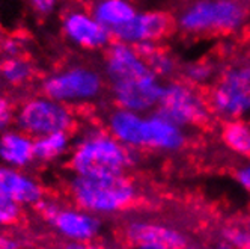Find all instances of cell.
<instances>
[{
    "instance_id": "1",
    "label": "cell",
    "mask_w": 250,
    "mask_h": 249,
    "mask_svg": "<svg viewBox=\"0 0 250 249\" xmlns=\"http://www.w3.org/2000/svg\"><path fill=\"white\" fill-rule=\"evenodd\" d=\"M137 162V150L125 147L107 130H89L71 147L68 166L74 175H121Z\"/></svg>"
},
{
    "instance_id": "2",
    "label": "cell",
    "mask_w": 250,
    "mask_h": 249,
    "mask_svg": "<svg viewBox=\"0 0 250 249\" xmlns=\"http://www.w3.org/2000/svg\"><path fill=\"white\" fill-rule=\"evenodd\" d=\"M66 192L74 205L100 218L128 210L139 197L137 186L125 174L104 177L73 174L68 180Z\"/></svg>"
},
{
    "instance_id": "3",
    "label": "cell",
    "mask_w": 250,
    "mask_h": 249,
    "mask_svg": "<svg viewBox=\"0 0 250 249\" xmlns=\"http://www.w3.org/2000/svg\"><path fill=\"white\" fill-rule=\"evenodd\" d=\"M247 19V8L240 0H196L186 6L178 26L186 33H228L238 30Z\"/></svg>"
},
{
    "instance_id": "4",
    "label": "cell",
    "mask_w": 250,
    "mask_h": 249,
    "mask_svg": "<svg viewBox=\"0 0 250 249\" xmlns=\"http://www.w3.org/2000/svg\"><path fill=\"white\" fill-rule=\"evenodd\" d=\"M33 208L65 242L91 243L101 234V218L74 204L66 205L58 200L44 197Z\"/></svg>"
},
{
    "instance_id": "5",
    "label": "cell",
    "mask_w": 250,
    "mask_h": 249,
    "mask_svg": "<svg viewBox=\"0 0 250 249\" xmlns=\"http://www.w3.org/2000/svg\"><path fill=\"white\" fill-rule=\"evenodd\" d=\"M44 95L65 104L89 103L104 91V76L92 67L71 65L47 76L41 83Z\"/></svg>"
},
{
    "instance_id": "6",
    "label": "cell",
    "mask_w": 250,
    "mask_h": 249,
    "mask_svg": "<svg viewBox=\"0 0 250 249\" xmlns=\"http://www.w3.org/2000/svg\"><path fill=\"white\" fill-rule=\"evenodd\" d=\"M76 122L69 106L47 95L30 97L14 113L15 127L32 137L53 132H69Z\"/></svg>"
},
{
    "instance_id": "7",
    "label": "cell",
    "mask_w": 250,
    "mask_h": 249,
    "mask_svg": "<svg viewBox=\"0 0 250 249\" xmlns=\"http://www.w3.org/2000/svg\"><path fill=\"white\" fill-rule=\"evenodd\" d=\"M157 112L183 129L202 126L211 116L208 98L186 80H170L163 85Z\"/></svg>"
},
{
    "instance_id": "8",
    "label": "cell",
    "mask_w": 250,
    "mask_h": 249,
    "mask_svg": "<svg viewBox=\"0 0 250 249\" xmlns=\"http://www.w3.org/2000/svg\"><path fill=\"white\" fill-rule=\"evenodd\" d=\"M209 109L223 119H238L250 113V65L228 69L212 86Z\"/></svg>"
},
{
    "instance_id": "9",
    "label": "cell",
    "mask_w": 250,
    "mask_h": 249,
    "mask_svg": "<svg viewBox=\"0 0 250 249\" xmlns=\"http://www.w3.org/2000/svg\"><path fill=\"white\" fill-rule=\"evenodd\" d=\"M163 85L162 79L148 71L145 74L110 83V92L116 108L148 113L157 109Z\"/></svg>"
},
{
    "instance_id": "10",
    "label": "cell",
    "mask_w": 250,
    "mask_h": 249,
    "mask_svg": "<svg viewBox=\"0 0 250 249\" xmlns=\"http://www.w3.org/2000/svg\"><path fill=\"white\" fill-rule=\"evenodd\" d=\"M62 32L71 44L89 51L107 48L113 40L112 32L104 27L92 12L82 9H71L63 15Z\"/></svg>"
},
{
    "instance_id": "11",
    "label": "cell",
    "mask_w": 250,
    "mask_h": 249,
    "mask_svg": "<svg viewBox=\"0 0 250 249\" xmlns=\"http://www.w3.org/2000/svg\"><path fill=\"white\" fill-rule=\"evenodd\" d=\"M172 27L170 17L162 11H137L130 22L112 32L116 41L125 44L157 43L165 38Z\"/></svg>"
},
{
    "instance_id": "12",
    "label": "cell",
    "mask_w": 250,
    "mask_h": 249,
    "mask_svg": "<svg viewBox=\"0 0 250 249\" xmlns=\"http://www.w3.org/2000/svg\"><path fill=\"white\" fill-rule=\"evenodd\" d=\"M124 239L133 248L155 246L163 249H183L188 245L186 234L178 228L145 219H133L125 224Z\"/></svg>"
},
{
    "instance_id": "13",
    "label": "cell",
    "mask_w": 250,
    "mask_h": 249,
    "mask_svg": "<svg viewBox=\"0 0 250 249\" xmlns=\"http://www.w3.org/2000/svg\"><path fill=\"white\" fill-rule=\"evenodd\" d=\"M0 197L9 198L23 207H35L45 197V190L24 169L0 165Z\"/></svg>"
},
{
    "instance_id": "14",
    "label": "cell",
    "mask_w": 250,
    "mask_h": 249,
    "mask_svg": "<svg viewBox=\"0 0 250 249\" xmlns=\"http://www.w3.org/2000/svg\"><path fill=\"white\" fill-rule=\"evenodd\" d=\"M148 71L151 69L146 61L139 55L134 45L115 41L107 47L104 58V76L110 83L145 74Z\"/></svg>"
},
{
    "instance_id": "15",
    "label": "cell",
    "mask_w": 250,
    "mask_h": 249,
    "mask_svg": "<svg viewBox=\"0 0 250 249\" xmlns=\"http://www.w3.org/2000/svg\"><path fill=\"white\" fill-rule=\"evenodd\" d=\"M186 144L184 129L163 116L160 112L145 113L144 150L154 151H178Z\"/></svg>"
},
{
    "instance_id": "16",
    "label": "cell",
    "mask_w": 250,
    "mask_h": 249,
    "mask_svg": "<svg viewBox=\"0 0 250 249\" xmlns=\"http://www.w3.org/2000/svg\"><path fill=\"white\" fill-rule=\"evenodd\" d=\"M145 113L116 108L107 116V132L121 144L133 150H144Z\"/></svg>"
},
{
    "instance_id": "17",
    "label": "cell",
    "mask_w": 250,
    "mask_h": 249,
    "mask_svg": "<svg viewBox=\"0 0 250 249\" xmlns=\"http://www.w3.org/2000/svg\"><path fill=\"white\" fill-rule=\"evenodd\" d=\"M35 162L33 153V137L24 132L14 129L0 133V163L26 169Z\"/></svg>"
},
{
    "instance_id": "18",
    "label": "cell",
    "mask_w": 250,
    "mask_h": 249,
    "mask_svg": "<svg viewBox=\"0 0 250 249\" xmlns=\"http://www.w3.org/2000/svg\"><path fill=\"white\" fill-rule=\"evenodd\" d=\"M91 12L110 32L130 22L137 12L131 0H94Z\"/></svg>"
},
{
    "instance_id": "19",
    "label": "cell",
    "mask_w": 250,
    "mask_h": 249,
    "mask_svg": "<svg viewBox=\"0 0 250 249\" xmlns=\"http://www.w3.org/2000/svg\"><path fill=\"white\" fill-rule=\"evenodd\" d=\"M73 147L69 132H53L33 137L35 160L40 163H51L66 156Z\"/></svg>"
},
{
    "instance_id": "20",
    "label": "cell",
    "mask_w": 250,
    "mask_h": 249,
    "mask_svg": "<svg viewBox=\"0 0 250 249\" xmlns=\"http://www.w3.org/2000/svg\"><path fill=\"white\" fill-rule=\"evenodd\" d=\"M225 147L243 158L250 160V122L238 118L228 119L220 132Z\"/></svg>"
},
{
    "instance_id": "21",
    "label": "cell",
    "mask_w": 250,
    "mask_h": 249,
    "mask_svg": "<svg viewBox=\"0 0 250 249\" xmlns=\"http://www.w3.org/2000/svg\"><path fill=\"white\" fill-rule=\"evenodd\" d=\"M33 68L21 56H5L0 62V80L11 86H21L30 80Z\"/></svg>"
},
{
    "instance_id": "22",
    "label": "cell",
    "mask_w": 250,
    "mask_h": 249,
    "mask_svg": "<svg viewBox=\"0 0 250 249\" xmlns=\"http://www.w3.org/2000/svg\"><path fill=\"white\" fill-rule=\"evenodd\" d=\"M145 61H146L149 69L158 79H169L170 76L175 74V71H176L175 58L166 50H162L158 45Z\"/></svg>"
},
{
    "instance_id": "23",
    "label": "cell",
    "mask_w": 250,
    "mask_h": 249,
    "mask_svg": "<svg viewBox=\"0 0 250 249\" xmlns=\"http://www.w3.org/2000/svg\"><path fill=\"white\" fill-rule=\"evenodd\" d=\"M23 205L9 198L0 197V228L19 225L23 219Z\"/></svg>"
},
{
    "instance_id": "24",
    "label": "cell",
    "mask_w": 250,
    "mask_h": 249,
    "mask_svg": "<svg viewBox=\"0 0 250 249\" xmlns=\"http://www.w3.org/2000/svg\"><path fill=\"white\" fill-rule=\"evenodd\" d=\"M212 74H214L212 65L204 61L191 62L184 68V80L194 86L207 85L212 79Z\"/></svg>"
},
{
    "instance_id": "25",
    "label": "cell",
    "mask_w": 250,
    "mask_h": 249,
    "mask_svg": "<svg viewBox=\"0 0 250 249\" xmlns=\"http://www.w3.org/2000/svg\"><path fill=\"white\" fill-rule=\"evenodd\" d=\"M222 236L237 249H250V224L228 225L223 228Z\"/></svg>"
},
{
    "instance_id": "26",
    "label": "cell",
    "mask_w": 250,
    "mask_h": 249,
    "mask_svg": "<svg viewBox=\"0 0 250 249\" xmlns=\"http://www.w3.org/2000/svg\"><path fill=\"white\" fill-rule=\"evenodd\" d=\"M14 111H12V106L11 103L0 97V132H5L9 129L11 122H14Z\"/></svg>"
},
{
    "instance_id": "27",
    "label": "cell",
    "mask_w": 250,
    "mask_h": 249,
    "mask_svg": "<svg viewBox=\"0 0 250 249\" xmlns=\"http://www.w3.org/2000/svg\"><path fill=\"white\" fill-rule=\"evenodd\" d=\"M29 6L40 15H50L56 9L59 0H26Z\"/></svg>"
},
{
    "instance_id": "28",
    "label": "cell",
    "mask_w": 250,
    "mask_h": 249,
    "mask_svg": "<svg viewBox=\"0 0 250 249\" xmlns=\"http://www.w3.org/2000/svg\"><path fill=\"white\" fill-rule=\"evenodd\" d=\"M235 180L237 183L250 193V160L247 163H244L243 166H240L235 172Z\"/></svg>"
},
{
    "instance_id": "29",
    "label": "cell",
    "mask_w": 250,
    "mask_h": 249,
    "mask_svg": "<svg viewBox=\"0 0 250 249\" xmlns=\"http://www.w3.org/2000/svg\"><path fill=\"white\" fill-rule=\"evenodd\" d=\"M23 242L12 234L0 231V249H23Z\"/></svg>"
},
{
    "instance_id": "30",
    "label": "cell",
    "mask_w": 250,
    "mask_h": 249,
    "mask_svg": "<svg viewBox=\"0 0 250 249\" xmlns=\"http://www.w3.org/2000/svg\"><path fill=\"white\" fill-rule=\"evenodd\" d=\"M23 48V44L17 38H6L2 43V50L5 53V56H20Z\"/></svg>"
},
{
    "instance_id": "31",
    "label": "cell",
    "mask_w": 250,
    "mask_h": 249,
    "mask_svg": "<svg viewBox=\"0 0 250 249\" xmlns=\"http://www.w3.org/2000/svg\"><path fill=\"white\" fill-rule=\"evenodd\" d=\"M212 249H237V248H235L234 245H232V243H229L228 240L222 239L220 242H217L216 245H214Z\"/></svg>"
},
{
    "instance_id": "32",
    "label": "cell",
    "mask_w": 250,
    "mask_h": 249,
    "mask_svg": "<svg viewBox=\"0 0 250 249\" xmlns=\"http://www.w3.org/2000/svg\"><path fill=\"white\" fill-rule=\"evenodd\" d=\"M83 249H107V248H104L103 245H98V243L91 242V243H86Z\"/></svg>"
},
{
    "instance_id": "33",
    "label": "cell",
    "mask_w": 250,
    "mask_h": 249,
    "mask_svg": "<svg viewBox=\"0 0 250 249\" xmlns=\"http://www.w3.org/2000/svg\"><path fill=\"white\" fill-rule=\"evenodd\" d=\"M37 249H62V246L59 248V246H53V245H45V246H40Z\"/></svg>"
},
{
    "instance_id": "34",
    "label": "cell",
    "mask_w": 250,
    "mask_h": 249,
    "mask_svg": "<svg viewBox=\"0 0 250 249\" xmlns=\"http://www.w3.org/2000/svg\"><path fill=\"white\" fill-rule=\"evenodd\" d=\"M133 249H163V248H155V246H136Z\"/></svg>"
},
{
    "instance_id": "35",
    "label": "cell",
    "mask_w": 250,
    "mask_h": 249,
    "mask_svg": "<svg viewBox=\"0 0 250 249\" xmlns=\"http://www.w3.org/2000/svg\"><path fill=\"white\" fill-rule=\"evenodd\" d=\"M183 249H198V248H194V246H190V245H187L186 248H183Z\"/></svg>"
},
{
    "instance_id": "36",
    "label": "cell",
    "mask_w": 250,
    "mask_h": 249,
    "mask_svg": "<svg viewBox=\"0 0 250 249\" xmlns=\"http://www.w3.org/2000/svg\"><path fill=\"white\" fill-rule=\"evenodd\" d=\"M247 218H249V224H250V207H249V213H247Z\"/></svg>"
},
{
    "instance_id": "37",
    "label": "cell",
    "mask_w": 250,
    "mask_h": 249,
    "mask_svg": "<svg viewBox=\"0 0 250 249\" xmlns=\"http://www.w3.org/2000/svg\"><path fill=\"white\" fill-rule=\"evenodd\" d=\"M0 82H2V80H0ZM0 90H2V83H0Z\"/></svg>"
}]
</instances>
